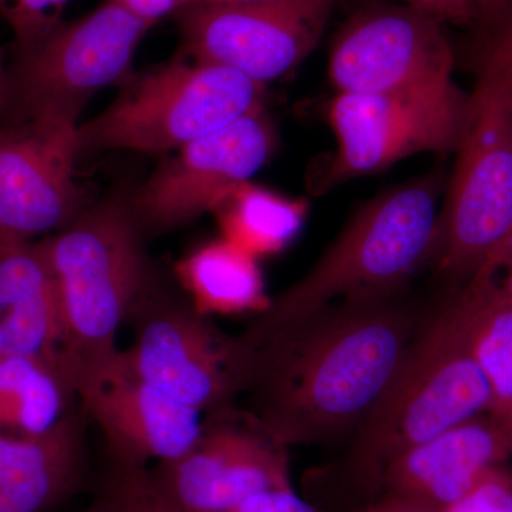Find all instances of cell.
<instances>
[{
  "instance_id": "cell-31",
  "label": "cell",
  "mask_w": 512,
  "mask_h": 512,
  "mask_svg": "<svg viewBox=\"0 0 512 512\" xmlns=\"http://www.w3.org/2000/svg\"><path fill=\"white\" fill-rule=\"evenodd\" d=\"M6 77H8V63L0 49V109H2L3 99H5Z\"/></svg>"
},
{
  "instance_id": "cell-1",
  "label": "cell",
  "mask_w": 512,
  "mask_h": 512,
  "mask_svg": "<svg viewBox=\"0 0 512 512\" xmlns=\"http://www.w3.org/2000/svg\"><path fill=\"white\" fill-rule=\"evenodd\" d=\"M392 295L330 305L256 339L231 338L234 399L265 436L288 448L356 430L414 336Z\"/></svg>"
},
{
  "instance_id": "cell-10",
  "label": "cell",
  "mask_w": 512,
  "mask_h": 512,
  "mask_svg": "<svg viewBox=\"0 0 512 512\" xmlns=\"http://www.w3.org/2000/svg\"><path fill=\"white\" fill-rule=\"evenodd\" d=\"M332 0L194 3L175 15L184 55L275 82L301 66L328 28Z\"/></svg>"
},
{
  "instance_id": "cell-18",
  "label": "cell",
  "mask_w": 512,
  "mask_h": 512,
  "mask_svg": "<svg viewBox=\"0 0 512 512\" xmlns=\"http://www.w3.org/2000/svg\"><path fill=\"white\" fill-rule=\"evenodd\" d=\"M177 275L201 315L255 316L271 302L259 259L224 238L185 256Z\"/></svg>"
},
{
  "instance_id": "cell-32",
  "label": "cell",
  "mask_w": 512,
  "mask_h": 512,
  "mask_svg": "<svg viewBox=\"0 0 512 512\" xmlns=\"http://www.w3.org/2000/svg\"><path fill=\"white\" fill-rule=\"evenodd\" d=\"M79 512H106V501H104V498L100 495L92 505H89V507Z\"/></svg>"
},
{
  "instance_id": "cell-29",
  "label": "cell",
  "mask_w": 512,
  "mask_h": 512,
  "mask_svg": "<svg viewBox=\"0 0 512 512\" xmlns=\"http://www.w3.org/2000/svg\"><path fill=\"white\" fill-rule=\"evenodd\" d=\"M357 512H431L419 505L407 503L400 498L379 495L373 500L367 501Z\"/></svg>"
},
{
  "instance_id": "cell-26",
  "label": "cell",
  "mask_w": 512,
  "mask_h": 512,
  "mask_svg": "<svg viewBox=\"0 0 512 512\" xmlns=\"http://www.w3.org/2000/svg\"><path fill=\"white\" fill-rule=\"evenodd\" d=\"M153 28L161 19L177 15L197 0H111Z\"/></svg>"
},
{
  "instance_id": "cell-14",
  "label": "cell",
  "mask_w": 512,
  "mask_h": 512,
  "mask_svg": "<svg viewBox=\"0 0 512 512\" xmlns=\"http://www.w3.org/2000/svg\"><path fill=\"white\" fill-rule=\"evenodd\" d=\"M241 416L210 413L187 453L150 470L181 510L231 512L251 495L292 487L286 447Z\"/></svg>"
},
{
  "instance_id": "cell-27",
  "label": "cell",
  "mask_w": 512,
  "mask_h": 512,
  "mask_svg": "<svg viewBox=\"0 0 512 512\" xmlns=\"http://www.w3.org/2000/svg\"><path fill=\"white\" fill-rule=\"evenodd\" d=\"M403 3L430 13L444 23L458 26L476 25L473 9L468 0H403Z\"/></svg>"
},
{
  "instance_id": "cell-25",
  "label": "cell",
  "mask_w": 512,
  "mask_h": 512,
  "mask_svg": "<svg viewBox=\"0 0 512 512\" xmlns=\"http://www.w3.org/2000/svg\"><path fill=\"white\" fill-rule=\"evenodd\" d=\"M231 512H323L296 494L293 487L272 488L248 497Z\"/></svg>"
},
{
  "instance_id": "cell-13",
  "label": "cell",
  "mask_w": 512,
  "mask_h": 512,
  "mask_svg": "<svg viewBox=\"0 0 512 512\" xmlns=\"http://www.w3.org/2000/svg\"><path fill=\"white\" fill-rule=\"evenodd\" d=\"M79 126L55 116L0 123V238L35 241L86 210L76 183Z\"/></svg>"
},
{
  "instance_id": "cell-22",
  "label": "cell",
  "mask_w": 512,
  "mask_h": 512,
  "mask_svg": "<svg viewBox=\"0 0 512 512\" xmlns=\"http://www.w3.org/2000/svg\"><path fill=\"white\" fill-rule=\"evenodd\" d=\"M101 497L106 512H185L158 487L150 468L113 464Z\"/></svg>"
},
{
  "instance_id": "cell-35",
  "label": "cell",
  "mask_w": 512,
  "mask_h": 512,
  "mask_svg": "<svg viewBox=\"0 0 512 512\" xmlns=\"http://www.w3.org/2000/svg\"><path fill=\"white\" fill-rule=\"evenodd\" d=\"M5 355V343H3L2 326H0V357Z\"/></svg>"
},
{
  "instance_id": "cell-9",
  "label": "cell",
  "mask_w": 512,
  "mask_h": 512,
  "mask_svg": "<svg viewBox=\"0 0 512 512\" xmlns=\"http://www.w3.org/2000/svg\"><path fill=\"white\" fill-rule=\"evenodd\" d=\"M207 318L148 286L128 316L133 342L117 353L109 379L147 384L200 413L225 409L234 400L231 338Z\"/></svg>"
},
{
  "instance_id": "cell-37",
  "label": "cell",
  "mask_w": 512,
  "mask_h": 512,
  "mask_svg": "<svg viewBox=\"0 0 512 512\" xmlns=\"http://www.w3.org/2000/svg\"><path fill=\"white\" fill-rule=\"evenodd\" d=\"M510 255H512V244H511V248H510Z\"/></svg>"
},
{
  "instance_id": "cell-8",
  "label": "cell",
  "mask_w": 512,
  "mask_h": 512,
  "mask_svg": "<svg viewBox=\"0 0 512 512\" xmlns=\"http://www.w3.org/2000/svg\"><path fill=\"white\" fill-rule=\"evenodd\" d=\"M467 107L468 93L454 80L409 92L335 93L328 107L335 151L313 190H333L420 154L454 153Z\"/></svg>"
},
{
  "instance_id": "cell-20",
  "label": "cell",
  "mask_w": 512,
  "mask_h": 512,
  "mask_svg": "<svg viewBox=\"0 0 512 512\" xmlns=\"http://www.w3.org/2000/svg\"><path fill=\"white\" fill-rule=\"evenodd\" d=\"M74 394L52 363L36 357H0V434L45 433L69 412Z\"/></svg>"
},
{
  "instance_id": "cell-4",
  "label": "cell",
  "mask_w": 512,
  "mask_h": 512,
  "mask_svg": "<svg viewBox=\"0 0 512 512\" xmlns=\"http://www.w3.org/2000/svg\"><path fill=\"white\" fill-rule=\"evenodd\" d=\"M440 195V177L430 173L367 201L308 272L271 298L239 338L271 335L335 303L392 295L436 255Z\"/></svg>"
},
{
  "instance_id": "cell-33",
  "label": "cell",
  "mask_w": 512,
  "mask_h": 512,
  "mask_svg": "<svg viewBox=\"0 0 512 512\" xmlns=\"http://www.w3.org/2000/svg\"><path fill=\"white\" fill-rule=\"evenodd\" d=\"M501 420H503L505 430H507V436L508 440H510V446L512 451V406L510 407V410H508V412L505 413V416Z\"/></svg>"
},
{
  "instance_id": "cell-23",
  "label": "cell",
  "mask_w": 512,
  "mask_h": 512,
  "mask_svg": "<svg viewBox=\"0 0 512 512\" xmlns=\"http://www.w3.org/2000/svg\"><path fill=\"white\" fill-rule=\"evenodd\" d=\"M70 0H0V16L15 36L16 49L33 45L63 22Z\"/></svg>"
},
{
  "instance_id": "cell-28",
  "label": "cell",
  "mask_w": 512,
  "mask_h": 512,
  "mask_svg": "<svg viewBox=\"0 0 512 512\" xmlns=\"http://www.w3.org/2000/svg\"><path fill=\"white\" fill-rule=\"evenodd\" d=\"M473 9L474 19L497 36L512 19V0H468Z\"/></svg>"
},
{
  "instance_id": "cell-15",
  "label": "cell",
  "mask_w": 512,
  "mask_h": 512,
  "mask_svg": "<svg viewBox=\"0 0 512 512\" xmlns=\"http://www.w3.org/2000/svg\"><path fill=\"white\" fill-rule=\"evenodd\" d=\"M511 456L503 420L484 413L400 454L384 471L379 495L440 512Z\"/></svg>"
},
{
  "instance_id": "cell-6",
  "label": "cell",
  "mask_w": 512,
  "mask_h": 512,
  "mask_svg": "<svg viewBox=\"0 0 512 512\" xmlns=\"http://www.w3.org/2000/svg\"><path fill=\"white\" fill-rule=\"evenodd\" d=\"M103 113L80 124V157L111 150L168 154L265 107V86L234 70L174 57L120 84Z\"/></svg>"
},
{
  "instance_id": "cell-11",
  "label": "cell",
  "mask_w": 512,
  "mask_h": 512,
  "mask_svg": "<svg viewBox=\"0 0 512 512\" xmlns=\"http://www.w3.org/2000/svg\"><path fill=\"white\" fill-rule=\"evenodd\" d=\"M276 147L278 133L264 107L174 151L130 198L141 232L160 234L214 212Z\"/></svg>"
},
{
  "instance_id": "cell-5",
  "label": "cell",
  "mask_w": 512,
  "mask_h": 512,
  "mask_svg": "<svg viewBox=\"0 0 512 512\" xmlns=\"http://www.w3.org/2000/svg\"><path fill=\"white\" fill-rule=\"evenodd\" d=\"M441 205L433 262L447 278L500 274L512 244V43L505 26L493 37Z\"/></svg>"
},
{
  "instance_id": "cell-36",
  "label": "cell",
  "mask_w": 512,
  "mask_h": 512,
  "mask_svg": "<svg viewBox=\"0 0 512 512\" xmlns=\"http://www.w3.org/2000/svg\"><path fill=\"white\" fill-rule=\"evenodd\" d=\"M508 29H510L511 43H512V19L510 20V23H508Z\"/></svg>"
},
{
  "instance_id": "cell-17",
  "label": "cell",
  "mask_w": 512,
  "mask_h": 512,
  "mask_svg": "<svg viewBox=\"0 0 512 512\" xmlns=\"http://www.w3.org/2000/svg\"><path fill=\"white\" fill-rule=\"evenodd\" d=\"M83 407L35 436L0 434V512H49L72 497L84 474Z\"/></svg>"
},
{
  "instance_id": "cell-12",
  "label": "cell",
  "mask_w": 512,
  "mask_h": 512,
  "mask_svg": "<svg viewBox=\"0 0 512 512\" xmlns=\"http://www.w3.org/2000/svg\"><path fill=\"white\" fill-rule=\"evenodd\" d=\"M454 64L444 22L413 6H380L340 30L328 77L335 93L409 92L451 82Z\"/></svg>"
},
{
  "instance_id": "cell-19",
  "label": "cell",
  "mask_w": 512,
  "mask_h": 512,
  "mask_svg": "<svg viewBox=\"0 0 512 512\" xmlns=\"http://www.w3.org/2000/svg\"><path fill=\"white\" fill-rule=\"evenodd\" d=\"M212 214L222 238L262 259L285 251L295 241L308 218L309 202L248 181Z\"/></svg>"
},
{
  "instance_id": "cell-30",
  "label": "cell",
  "mask_w": 512,
  "mask_h": 512,
  "mask_svg": "<svg viewBox=\"0 0 512 512\" xmlns=\"http://www.w3.org/2000/svg\"><path fill=\"white\" fill-rule=\"evenodd\" d=\"M500 274H503V278L498 279V285H500V289L503 291L504 295L512 301V255L510 259L505 262Z\"/></svg>"
},
{
  "instance_id": "cell-24",
  "label": "cell",
  "mask_w": 512,
  "mask_h": 512,
  "mask_svg": "<svg viewBox=\"0 0 512 512\" xmlns=\"http://www.w3.org/2000/svg\"><path fill=\"white\" fill-rule=\"evenodd\" d=\"M440 512H512V473L507 467L491 471L457 503Z\"/></svg>"
},
{
  "instance_id": "cell-21",
  "label": "cell",
  "mask_w": 512,
  "mask_h": 512,
  "mask_svg": "<svg viewBox=\"0 0 512 512\" xmlns=\"http://www.w3.org/2000/svg\"><path fill=\"white\" fill-rule=\"evenodd\" d=\"M468 346L491 392L490 413L503 419L512 406V301L498 285V275L480 272Z\"/></svg>"
},
{
  "instance_id": "cell-3",
  "label": "cell",
  "mask_w": 512,
  "mask_h": 512,
  "mask_svg": "<svg viewBox=\"0 0 512 512\" xmlns=\"http://www.w3.org/2000/svg\"><path fill=\"white\" fill-rule=\"evenodd\" d=\"M143 235L130 198L113 194L39 241L62 302L59 369L79 403L109 379L120 326L150 286Z\"/></svg>"
},
{
  "instance_id": "cell-2",
  "label": "cell",
  "mask_w": 512,
  "mask_h": 512,
  "mask_svg": "<svg viewBox=\"0 0 512 512\" xmlns=\"http://www.w3.org/2000/svg\"><path fill=\"white\" fill-rule=\"evenodd\" d=\"M474 303L476 284L468 281L414 333L392 380L357 426L343 473L367 501L379 495L384 471L404 451L490 413V387L468 346Z\"/></svg>"
},
{
  "instance_id": "cell-7",
  "label": "cell",
  "mask_w": 512,
  "mask_h": 512,
  "mask_svg": "<svg viewBox=\"0 0 512 512\" xmlns=\"http://www.w3.org/2000/svg\"><path fill=\"white\" fill-rule=\"evenodd\" d=\"M151 26L106 0L72 22L59 23L8 64L0 123L55 116L79 123L87 101L126 82L138 45Z\"/></svg>"
},
{
  "instance_id": "cell-16",
  "label": "cell",
  "mask_w": 512,
  "mask_h": 512,
  "mask_svg": "<svg viewBox=\"0 0 512 512\" xmlns=\"http://www.w3.org/2000/svg\"><path fill=\"white\" fill-rule=\"evenodd\" d=\"M80 406L104 434L117 466L175 460L190 450L204 424L197 410L124 377H110Z\"/></svg>"
},
{
  "instance_id": "cell-34",
  "label": "cell",
  "mask_w": 512,
  "mask_h": 512,
  "mask_svg": "<svg viewBox=\"0 0 512 512\" xmlns=\"http://www.w3.org/2000/svg\"><path fill=\"white\" fill-rule=\"evenodd\" d=\"M231 2H252V0H197L195 3H231ZM335 2V0H332Z\"/></svg>"
}]
</instances>
